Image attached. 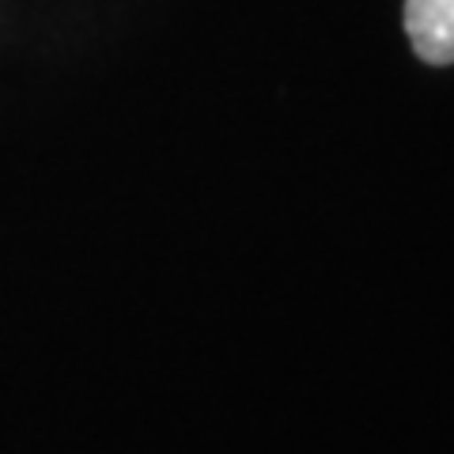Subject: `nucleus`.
Here are the masks:
<instances>
[{
	"label": "nucleus",
	"instance_id": "1",
	"mask_svg": "<svg viewBox=\"0 0 454 454\" xmlns=\"http://www.w3.org/2000/svg\"><path fill=\"white\" fill-rule=\"evenodd\" d=\"M405 35L420 61L454 65V0H405Z\"/></svg>",
	"mask_w": 454,
	"mask_h": 454
}]
</instances>
